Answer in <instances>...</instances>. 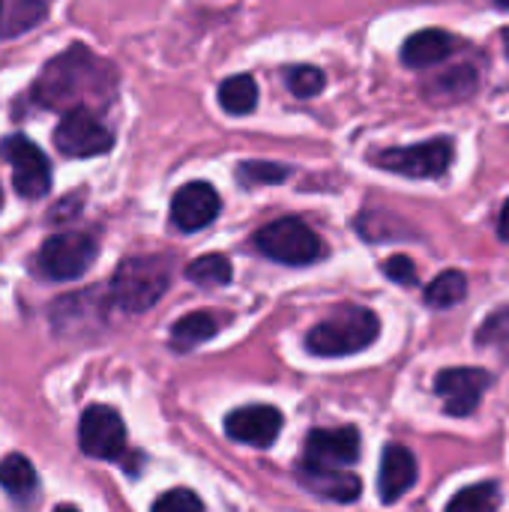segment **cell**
<instances>
[{
    "label": "cell",
    "instance_id": "1",
    "mask_svg": "<svg viewBox=\"0 0 509 512\" xmlns=\"http://www.w3.org/2000/svg\"><path fill=\"white\" fill-rule=\"evenodd\" d=\"M117 90L114 69L84 45H72L54 60H48L30 90L39 108L54 111H90L108 105Z\"/></svg>",
    "mask_w": 509,
    "mask_h": 512
},
{
    "label": "cell",
    "instance_id": "2",
    "mask_svg": "<svg viewBox=\"0 0 509 512\" xmlns=\"http://www.w3.org/2000/svg\"><path fill=\"white\" fill-rule=\"evenodd\" d=\"M381 318L366 306H342L306 333V351L315 357H351L375 345Z\"/></svg>",
    "mask_w": 509,
    "mask_h": 512
},
{
    "label": "cell",
    "instance_id": "3",
    "mask_svg": "<svg viewBox=\"0 0 509 512\" xmlns=\"http://www.w3.org/2000/svg\"><path fill=\"white\" fill-rule=\"evenodd\" d=\"M171 276V261L165 255L126 258L111 276V303L129 315H141L165 297Z\"/></svg>",
    "mask_w": 509,
    "mask_h": 512
},
{
    "label": "cell",
    "instance_id": "4",
    "mask_svg": "<svg viewBox=\"0 0 509 512\" xmlns=\"http://www.w3.org/2000/svg\"><path fill=\"white\" fill-rule=\"evenodd\" d=\"M381 171L390 174H402L411 180H438L450 171L453 159H456V141L450 135L441 138H429L411 147H390V150H378L369 156Z\"/></svg>",
    "mask_w": 509,
    "mask_h": 512
},
{
    "label": "cell",
    "instance_id": "5",
    "mask_svg": "<svg viewBox=\"0 0 509 512\" xmlns=\"http://www.w3.org/2000/svg\"><path fill=\"white\" fill-rule=\"evenodd\" d=\"M255 246L270 261H279L288 267H306L324 255L321 237L297 216H285V219L264 225L255 234Z\"/></svg>",
    "mask_w": 509,
    "mask_h": 512
},
{
    "label": "cell",
    "instance_id": "6",
    "mask_svg": "<svg viewBox=\"0 0 509 512\" xmlns=\"http://www.w3.org/2000/svg\"><path fill=\"white\" fill-rule=\"evenodd\" d=\"M96 240L90 234L81 231H66V234H51L36 255V270L45 279L54 282H72L81 273L90 270V264L96 261Z\"/></svg>",
    "mask_w": 509,
    "mask_h": 512
},
{
    "label": "cell",
    "instance_id": "7",
    "mask_svg": "<svg viewBox=\"0 0 509 512\" xmlns=\"http://www.w3.org/2000/svg\"><path fill=\"white\" fill-rule=\"evenodd\" d=\"M495 384V375L480 369V366H456V369H441L435 375V396L444 402L447 417H471L477 414L483 396Z\"/></svg>",
    "mask_w": 509,
    "mask_h": 512
},
{
    "label": "cell",
    "instance_id": "8",
    "mask_svg": "<svg viewBox=\"0 0 509 512\" xmlns=\"http://www.w3.org/2000/svg\"><path fill=\"white\" fill-rule=\"evenodd\" d=\"M0 159L12 165V186L21 198H42L51 189V165L30 138L9 135L0 144Z\"/></svg>",
    "mask_w": 509,
    "mask_h": 512
},
{
    "label": "cell",
    "instance_id": "9",
    "mask_svg": "<svg viewBox=\"0 0 509 512\" xmlns=\"http://www.w3.org/2000/svg\"><path fill=\"white\" fill-rule=\"evenodd\" d=\"M78 444L84 456L114 462L126 453V426L114 408L90 405L78 423Z\"/></svg>",
    "mask_w": 509,
    "mask_h": 512
},
{
    "label": "cell",
    "instance_id": "10",
    "mask_svg": "<svg viewBox=\"0 0 509 512\" xmlns=\"http://www.w3.org/2000/svg\"><path fill=\"white\" fill-rule=\"evenodd\" d=\"M54 144L63 156L87 159L108 153L114 147V135L96 120L93 111H69L54 129Z\"/></svg>",
    "mask_w": 509,
    "mask_h": 512
},
{
    "label": "cell",
    "instance_id": "11",
    "mask_svg": "<svg viewBox=\"0 0 509 512\" xmlns=\"http://www.w3.org/2000/svg\"><path fill=\"white\" fill-rule=\"evenodd\" d=\"M360 459V432L354 426L345 429H315L303 447V465L342 471Z\"/></svg>",
    "mask_w": 509,
    "mask_h": 512
},
{
    "label": "cell",
    "instance_id": "12",
    "mask_svg": "<svg viewBox=\"0 0 509 512\" xmlns=\"http://www.w3.org/2000/svg\"><path fill=\"white\" fill-rule=\"evenodd\" d=\"M282 423L285 420L273 405H249V408H237L225 417V432H228V438H234L240 444L267 450L279 438Z\"/></svg>",
    "mask_w": 509,
    "mask_h": 512
},
{
    "label": "cell",
    "instance_id": "13",
    "mask_svg": "<svg viewBox=\"0 0 509 512\" xmlns=\"http://www.w3.org/2000/svg\"><path fill=\"white\" fill-rule=\"evenodd\" d=\"M222 210V198L219 192L198 180V183H186L177 189L174 201H171V219L180 231H201L207 228Z\"/></svg>",
    "mask_w": 509,
    "mask_h": 512
},
{
    "label": "cell",
    "instance_id": "14",
    "mask_svg": "<svg viewBox=\"0 0 509 512\" xmlns=\"http://www.w3.org/2000/svg\"><path fill=\"white\" fill-rule=\"evenodd\" d=\"M417 486V459L402 444H387L381 456V474H378V495L384 504H396Z\"/></svg>",
    "mask_w": 509,
    "mask_h": 512
},
{
    "label": "cell",
    "instance_id": "15",
    "mask_svg": "<svg viewBox=\"0 0 509 512\" xmlns=\"http://www.w3.org/2000/svg\"><path fill=\"white\" fill-rule=\"evenodd\" d=\"M459 39L447 30H438V27H429V30H420L414 36L405 39L402 45V63L411 66V69H432L438 63H444L447 57H453L459 51Z\"/></svg>",
    "mask_w": 509,
    "mask_h": 512
},
{
    "label": "cell",
    "instance_id": "16",
    "mask_svg": "<svg viewBox=\"0 0 509 512\" xmlns=\"http://www.w3.org/2000/svg\"><path fill=\"white\" fill-rule=\"evenodd\" d=\"M297 480L303 489H309L312 495L333 501V504H354L363 492L360 477L348 474V471H327V468H312V465H300L297 468Z\"/></svg>",
    "mask_w": 509,
    "mask_h": 512
},
{
    "label": "cell",
    "instance_id": "17",
    "mask_svg": "<svg viewBox=\"0 0 509 512\" xmlns=\"http://www.w3.org/2000/svg\"><path fill=\"white\" fill-rule=\"evenodd\" d=\"M480 87V75L474 66H456L426 84V99L432 102H462L471 99Z\"/></svg>",
    "mask_w": 509,
    "mask_h": 512
},
{
    "label": "cell",
    "instance_id": "18",
    "mask_svg": "<svg viewBox=\"0 0 509 512\" xmlns=\"http://www.w3.org/2000/svg\"><path fill=\"white\" fill-rule=\"evenodd\" d=\"M0 489L15 501V504H27L36 489H39V477H36V468L21 456V453H12L0 462Z\"/></svg>",
    "mask_w": 509,
    "mask_h": 512
},
{
    "label": "cell",
    "instance_id": "19",
    "mask_svg": "<svg viewBox=\"0 0 509 512\" xmlns=\"http://www.w3.org/2000/svg\"><path fill=\"white\" fill-rule=\"evenodd\" d=\"M219 330V321L210 315V312H192V315H183L174 327H171V342L177 351H189L195 345H204L216 336Z\"/></svg>",
    "mask_w": 509,
    "mask_h": 512
},
{
    "label": "cell",
    "instance_id": "20",
    "mask_svg": "<svg viewBox=\"0 0 509 512\" xmlns=\"http://www.w3.org/2000/svg\"><path fill=\"white\" fill-rule=\"evenodd\" d=\"M426 306L432 309H453L468 297V279L462 270H444L426 285Z\"/></svg>",
    "mask_w": 509,
    "mask_h": 512
},
{
    "label": "cell",
    "instance_id": "21",
    "mask_svg": "<svg viewBox=\"0 0 509 512\" xmlns=\"http://www.w3.org/2000/svg\"><path fill=\"white\" fill-rule=\"evenodd\" d=\"M501 507V486L495 480H483L456 492L447 504V512H498Z\"/></svg>",
    "mask_w": 509,
    "mask_h": 512
},
{
    "label": "cell",
    "instance_id": "22",
    "mask_svg": "<svg viewBox=\"0 0 509 512\" xmlns=\"http://www.w3.org/2000/svg\"><path fill=\"white\" fill-rule=\"evenodd\" d=\"M219 102L228 114H249L258 105V84L252 75H231L219 87Z\"/></svg>",
    "mask_w": 509,
    "mask_h": 512
},
{
    "label": "cell",
    "instance_id": "23",
    "mask_svg": "<svg viewBox=\"0 0 509 512\" xmlns=\"http://www.w3.org/2000/svg\"><path fill=\"white\" fill-rule=\"evenodd\" d=\"M234 276L231 261L225 255H201L186 267V279L195 282L198 288H222Z\"/></svg>",
    "mask_w": 509,
    "mask_h": 512
},
{
    "label": "cell",
    "instance_id": "24",
    "mask_svg": "<svg viewBox=\"0 0 509 512\" xmlns=\"http://www.w3.org/2000/svg\"><path fill=\"white\" fill-rule=\"evenodd\" d=\"M477 345H480V348H498V351L509 354V306L492 312V315L480 324V330H477Z\"/></svg>",
    "mask_w": 509,
    "mask_h": 512
},
{
    "label": "cell",
    "instance_id": "25",
    "mask_svg": "<svg viewBox=\"0 0 509 512\" xmlns=\"http://www.w3.org/2000/svg\"><path fill=\"white\" fill-rule=\"evenodd\" d=\"M285 81H288L291 93L300 96V99L318 96V93L324 90V84H327V78H324V72H321L318 66H291Z\"/></svg>",
    "mask_w": 509,
    "mask_h": 512
},
{
    "label": "cell",
    "instance_id": "26",
    "mask_svg": "<svg viewBox=\"0 0 509 512\" xmlns=\"http://www.w3.org/2000/svg\"><path fill=\"white\" fill-rule=\"evenodd\" d=\"M288 174H291V168L276 165V162H243L240 171H237L240 183H246L252 189L264 186V183H282V180H288Z\"/></svg>",
    "mask_w": 509,
    "mask_h": 512
},
{
    "label": "cell",
    "instance_id": "27",
    "mask_svg": "<svg viewBox=\"0 0 509 512\" xmlns=\"http://www.w3.org/2000/svg\"><path fill=\"white\" fill-rule=\"evenodd\" d=\"M150 512H204V504L189 489H171V492L156 498V504H153Z\"/></svg>",
    "mask_w": 509,
    "mask_h": 512
},
{
    "label": "cell",
    "instance_id": "28",
    "mask_svg": "<svg viewBox=\"0 0 509 512\" xmlns=\"http://www.w3.org/2000/svg\"><path fill=\"white\" fill-rule=\"evenodd\" d=\"M384 276L396 285H405V288H414L417 285V267L408 255H393L381 264Z\"/></svg>",
    "mask_w": 509,
    "mask_h": 512
},
{
    "label": "cell",
    "instance_id": "29",
    "mask_svg": "<svg viewBox=\"0 0 509 512\" xmlns=\"http://www.w3.org/2000/svg\"><path fill=\"white\" fill-rule=\"evenodd\" d=\"M498 237L509 243V198L504 201V207H501V219H498Z\"/></svg>",
    "mask_w": 509,
    "mask_h": 512
},
{
    "label": "cell",
    "instance_id": "30",
    "mask_svg": "<svg viewBox=\"0 0 509 512\" xmlns=\"http://www.w3.org/2000/svg\"><path fill=\"white\" fill-rule=\"evenodd\" d=\"M0 36H6V3H0Z\"/></svg>",
    "mask_w": 509,
    "mask_h": 512
},
{
    "label": "cell",
    "instance_id": "31",
    "mask_svg": "<svg viewBox=\"0 0 509 512\" xmlns=\"http://www.w3.org/2000/svg\"><path fill=\"white\" fill-rule=\"evenodd\" d=\"M504 48H507V57H509V27L504 30Z\"/></svg>",
    "mask_w": 509,
    "mask_h": 512
},
{
    "label": "cell",
    "instance_id": "32",
    "mask_svg": "<svg viewBox=\"0 0 509 512\" xmlns=\"http://www.w3.org/2000/svg\"><path fill=\"white\" fill-rule=\"evenodd\" d=\"M54 512H78V510H72V507H60V510H54Z\"/></svg>",
    "mask_w": 509,
    "mask_h": 512
},
{
    "label": "cell",
    "instance_id": "33",
    "mask_svg": "<svg viewBox=\"0 0 509 512\" xmlns=\"http://www.w3.org/2000/svg\"><path fill=\"white\" fill-rule=\"evenodd\" d=\"M0 198H3V195H0Z\"/></svg>",
    "mask_w": 509,
    "mask_h": 512
}]
</instances>
